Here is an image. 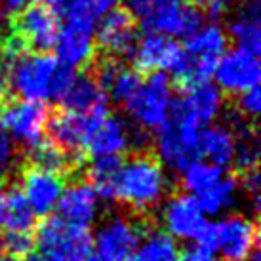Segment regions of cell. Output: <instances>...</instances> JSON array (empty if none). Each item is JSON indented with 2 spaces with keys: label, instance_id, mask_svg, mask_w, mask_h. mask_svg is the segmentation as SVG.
<instances>
[{
  "label": "cell",
  "instance_id": "cell-33",
  "mask_svg": "<svg viewBox=\"0 0 261 261\" xmlns=\"http://www.w3.org/2000/svg\"><path fill=\"white\" fill-rule=\"evenodd\" d=\"M234 136H237V151H234V160L232 164L240 170L242 174H246L250 170H257L259 162V143L255 134L250 130L246 122H240L232 126Z\"/></svg>",
  "mask_w": 261,
  "mask_h": 261
},
{
  "label": "cell",
  "instance_id": "cell-40",
  "mask_svg": "<svg viewBox=\"0 0 261 261\" xmlns=\"http://www.w3.org/2000/svg\"><path fill=\"white\" fill-rule=\"evenodd\" d=\"M204 8L210 17L218 19L229 12V0H204Z\"/></svg>",
  "mask_w": 261,
  "mask_h": 261
},
{
  "label": "cell",
  "instance_id": "cell-11",
  "mask_svg": "<svg viewBox=\"0 0 261 261\" xmlns=\"http://www.w3.org/2000/svg\"><path fill=\"white\" fill-rule=\"evenodd\" d=\"M160 221L172 239L198 244L208 227V216L187 193L170 196L160 212Z\"/></svg>",
  "mask_w": 261,
  "mask_h": 261
},
{
  "label": "cell",
  "instance_id": "cell-15",
  "mask_svg": "<svg viewBox=\"0 0 261 261\" xmlns=\"http://www.w3.org/2000/svg\"><path fill=\"white\" fill-rule=\"evenodd\" d=\"M58 31V15L46 4L37 2L15 15V21L12 23L14 37L21 42L25 50L33 51H46L54 48Z\"/></svg>",
  "mask_w": 261,
  "mask_h": 261
},
{
  "label": "cell",
  "instance_id": "cell-24",
  "mask_svg": "<svg viewBox=\"0 0 261 261\" xmlns=\"http://www.w3.org/2000/svg\"><path fill=\"white\" fill-rule=\"evenodd\" d=\"M97 82L103 86L107 97H111L113 101H116L118 105H126L130 101V97L136 94V90L141 84V76L136 69L120 65L116 59H105L97 73H95Z\"/></svg>",
  "mask_w": 261,
  "mask_h": 261
},
{
  "label": "cell",
  "instance_id": "cell-28",
  "mask_svg": "<svg viewBox=\"0 0 261 261\" xmlns=\"http://www.w3.org/2000/svg\"><path fill=\"white\" fill-rule=\"evenodd\" d=\"M225 174H227L225 168H219L216 164L206 162V160L196 159L181 172V185L187 195L196 198L202 193H206L208 189L214 187Z\"/></svg>",
  "mask_w": 261,
  "mask_h": 261
},
{
  "label": "cell",
  "instance_id": "cell-36",
  "mask_svg": "<svg viewBox=\"0 0 261 261\" xmlns=\"http://www.w3.org/2000/svg\"><path fill=\"white\" fill-rule=\"evenodd\" d=\"M17 162V151H15V143L8 138L4 132L0 130V181L6 179L12 174Z\"/></svg>",
  "mask_w": 261,
  "mask_h": 261
},
{
  "label": "cell",
  "instance_id": "cell-13",
  "mask_svg": "<svg viewBox=\"0 0 261 261\" xmlns=\"http://www.w3.org/2000/svg\"><path fill=\"white\" fill-rule=\"evenodd\" d=\"M95 23L84 17H65L54 48L58 59L71 69L88 65L95 54Z\"/></svg>",
  "mask_w": 261,
  "mask_h": 261
},
{
  "label": "cell",
  "instance_id": "cell-27",
  "mask_svg": "<svg viewBox=\"0 0 261 261\" xmlns=\"http://www.w3.org/2000/svg\"><path fill=\"white\" fill-rule=\"evenodd\" d=\"M240 195V183L239 179L231 174H225L212 189L200 196H196L195 200L202 208L206 216H221L225 212H229L239 202Z\"/></svg>",
  "mask_w": 261,
  "mask_h": 261
},
{
  "label": "cell",
  "instance_id": "cell-4",
  "mask_svg": "<svg viewBox=\"0 0 261 261\" xmlns=\"http://www.w3.org/2000/svg\"><path fill=\"white\" fill-rule=\"evenodd\" d=\"M126 10L149 33L187 38L202 25V15L183 0H126Z\"/></svg>",
  "mask_w": 261,
  "mask_h": 261
},
{
  "label": "cell",
  "instance_id": "cell-39",
  "mask_svg": "<svg viewBox=\"0 0 261 261\" xmlns=\"http://www.w3.org/2000/svg\"><path fill=\"white\" fill-rule=\"evenodd\" d=\"M31 4H35V0H0V15H4L8 19L15 17Z\"/></svg>",
  "mask_w": 261,
  "mask_h": 261
},
{
  "label": "cell",
  "instance_id": "cell-25",
  "mask_svg": "<svg viewBox=\"0 0 261 261\" xmlns=\"http://www.w3.org/2000/svg\"><path fill=\"white\" fill-rule=\"evenodd\" d=\"M237 136L231 126L208 124L200 130L198 139V156L219 168H229L234 160Z\"/></svg>",
  "mask_w": 261,
  "mask_h": 261
},
{
  "label": "cell",
  "instance_id": "cell-30",
  "mask_svg": "<svg viewBox=\"0 0 261 261\" xmlns=\"http://www.w3.org/2000/svg\"><path fill=\"white\" fill-rule=\"evenodd\" d=\"M31 160H33V166L44 168L48 172H56V174L61 175H63V172L74 170L80 162V159L69 154L65 149H61L50 139L40 141L31 149Z\"/></svg>",
  "mask_w": 261,
  "mask_h": 261
},
{
  "label": "cell",
  "instance_id": "cell-43",
  "mask_svg": "<svg viewBox=\"0 0 261 261\" xmlns=\"http://www.w3.org/2000/svg\"><path fill=\"white\" fill-rule=\"evenodd\" d=\"M86 261H109V259H105V257H101L99 254H95V252H92V254H90V257H88Z\"/></svg>",
  "mask_w": 261,
  "mask_h": 261
},
{
  "label": "cell",
  "instance_id": "cell-7",
  "mask_svg": "<svg viewBox=\"0 0 261 261\" xmlns=\"http://www.w3.org/2000/svg\"><path fill=\"white\" fill-rule=\"evenodd\" d=\"M33 250L42 261H86L94 246L88 229L74 227L61 218H48L38 227Z\"/></svg>",
  "mask_w": 261,
  "mask_h": 261
},
{
  "label": "cell",
  "instance_id": "cell-9",
  "mask_svg": "<svg viewBox=\"0 0 261 261\" xmlns=\"http://www.w3.org/2000/svg\"><path fill=\"white\" fill-rule=\"evenodd\" d=\"M48 109L44 103L15 99L8 101L0 109V130L14 143L33 149L40 143L48 128Z\"/></svg>",
  "mask_w": 261,
  "mask_h": 261
},
{
  "label": "cell",
  "instance_id": "cell-23",
  "mask_svg": "<svg viewBox=\"0 0 261 261\" xmlns=\"http://www.w3.org/2000/svg\"><path fill=\"white\" fill-rule=\"evenodd\" d=\"M94 115H76L71 111H61L48 118V134L50 141L61 149H65L69 154L80 159L84 152V141L90 128V120Z\"/></svg>",
  "mask_w": 261,
  "mask_h": 261
},
{
  "label": "cell",
  "instance_id": "cell-22",
  "mask_svg": "<svg viewBox=\"0 0 261 261\" xmlns=\"http://www.w3.org/2000/svg\"><path fill=\"white\" fill-rule=\"evenodd\" d=\"M227 37L237 44L240 50L259 54L261 50V8L257 0H244L239 8H234L229 25Z\"/></svg>",
  "mask_w": 261,
  "mask_h": 261
},
{
  "label": "cell",
  "instance_id": "cell-19",
  "mask_svg": "<svg viewBox=\"0 0 261 261\" xmlns=\"http://www.w3.org/2000/svg\"><path fill=\"white\" fill-rule=\"evenodd\" d=\"M179 54H181V46L172 37L160 35V33H147L145 37L138 38L130 56L138 73L152 74L172 71Z\"/></svg>",
  "mask_w": 261,
  "mask_h": 261
},
{
  "label": "cell",
  "instance_id": "cell-42",
  "mask_svg": "<svg viewBox=\"0 0 261 261\" xmlns=\"http://www.w3.org/2000/svg\"><path fill=\"white\" fill-rule=\"evenodd\" d=\"M4 198H6V193L0 187V225H2V216H4Z\"/></svg>",
  "mask_w": 261,
  "mask_h": 261
},
{
  "label": "cell",
  "instance_id": "cell-29",
  "mask_svg": "<svg viewBox=\"0 0 261 261\" xmlns=\"http://www.w3.org/2000/svg\"><path fill=\"white\" fill-rule=\"evenodd\" d=\"M35 221H37V216L21 191L19 189L8 191L4 198V216H2V225L6 227V231L33 232Z\"/></svg>",
  "mask_w": 261,
  "mask_h": 261
},
{
  "label": "cell",
  "instance_id": "cell-10",
  "mask_svg": "<svg viewBox=\"0 0 261 261\" xmlns=\"http://www.w3.org/2000/svg\"><path fill=\"white\" fill-rule=\"evenodd\" d=\"M139 143H143V139H139V134L130 124L105 111L92 116L84 141V152L92 159L120 156L130 147H139Z\"/></svg>",
  "mask_w": 261,
  "mask_h": 261
},
{
  "label": "cell",
  "instance_id": "cell-20",
  "mask_svg": "<svg viewBox=\"0 0 261 261\" xmlns=\"http://www.w3.org/2000/svg\"><path fill=\"white\" fill-rule=\"evenodd\" d=\"M175 105L196 124L208 126L214 120H218V116L223 111V94L219 92L216 84H212L208 80L195 82L183 88V95L175 101Z\"/></svg>",
  "mask_w": 261,
  "mask_h": 261
},
{
  "label": "cell",
  "instance_id": "cell-45",
  "mask_svg": "<svg viewBox=\"0 0 261 261\" xmlns=\"http://www.w3.org/2000/svg\"><path fill=\"white\" fill-rule=\"evenodd\" d=\"M248 261H259V255H257V254L252 255V257H250V259H248Z\"/></svg>",
  "mask_w": 261,
  "mask_h": 261
},
{
  "label": "cell",
  "instance_id": "cell-37",
  "mask_svg": "<svg viewBox=\"0 0 261 261\" xmlns=\"http://www.w3.org/2000/svg\"><path fill=\"white\" fill-rule=\"evenodd\" d=\"M259 187H261V181H259L257 170L246 172V174H244V179H242V189H244V193H246L248 200L254 204L255 210H259Z\"/></svg>",
  "mask_w": 261,
  "mask_h": 261
},
{
  "label": "cell",
  "instance_id": "cell-6",
  "mask_svg": "<svg viewBox=\"0 0 261 261\" xmlns=\"http://www.w3.org/2000/svg\"><path fill=\"white\" fill-rule=\"evenodd\" d=\"M198 244L214 250L223 261H248L257 254V225L244 214H231L208 223Z\"/></svg>",
  "mask_w": 261,
  "mask_h": 261
},
{
  "label": "cell",
  "instance_id": "cell-1",
  "mask_svg": "<svg viewBox=\"0 0 261 261\" xmlns=\"http://www.w3.org/2000/svg\"><path fill=\"white\" fill-rule=\"evenodd\" d=\"M73 76L71 67L46 51H21L10 59L8 84L21 99L59 101Z\"/></svg>",
  "mask_w": 261,
  "mask_h": 261
},
{
  "label": "cell",
  "instance_id": "cell-26",
  "mask_svg": "<svg viewBox=\"0 0 261 261\" xmlns=\"http://www.w3.org/2000/svg\"><path fill=\"white\" fill-rule=\"evenodd\" d=\"M179 255L177 240L160 229H151L139 237L126 261H179Z\"/></svg>",
  "mask_w": 261,
  "mask_h": 261
},
{
  "label": "cell",
  "instance_id": "cell-47",
  "mask_svg": "<svg viewBox=\"0 0 261 261\" xmlns=\"http://www.w3.org/2000/svg\"><path fill=\"white\" fill-rule=\"evenodd\" d=\"M191 2H195V4H204V0H191Z\"/></svg>",
  "mask_w": 261,
  "mask_h": 261
},
{
  "label": "cell",
  "instance_id": "cell-32",
  "mask_svg": "<svg viewBox=\"0 0 261 261\" xmlns=\"http://www.w3.org/2000/svg\"><path fill=\"white\" fill-rule=\"evenodd\" d=\"M118 0H46V6L56 15L65 17H84L97 21L105 12L116 6Z\"/></svg>",
  "mask_w": 261,
  "mask_h": 261
},
{
  "label": "cell",
  "instance_id": "cell-17",
  "mask_svg": "<svg viewBox=\"0 0 261 261\" xmlns=\"http://www.w3.org/2000/svg\"><path fill=\"white\" fill-rule=\"evenodd\" d=\"M65 189L63 175L38 166H27L21 174V191L35 216H48L56 210Z\"/></svg>",
  "mask_w": 261,
  "mask_h": 261
},
{
  "label": "cell",
  "instance_id": "cell-16",
  "mask_svg": "<svg viewBox=\"0 0 261 261\" xmlns=\"http://www.w3.org/2000/svg\"><path fill=\"white\" fill-rule=\"evenodd\" d=\"M138 38L136 19L124 8H111L95 23V44L113 59L130 56Z\"/></svg>",
  "mask_w": 261,
  "mask_h": 261
},
{
  "label": "cell",
  "instance_id": "cell-14",
  "mask_svg": "<svg viewBox=\"0 0 261 261\" xmlns=\"http://www.w3.org/2000/svg\"><path fill=\"white\" fill-rule=\"evenodd\" d=\"M212 76L216 79V86L219 88L221 94L239 95L259 84V59L252 51L234 48V50L225 51L219 58Z\"/></svg>",
  "mask_w": 261,
  "mask_h": 261
},
{
  "label": "cell",
  "instance_id": "cell-44",
  "mask_svg": "<svg viewBox=\"0 0 261 261\" xmlns=\"http://www.w3.org/2000/svg\"><path fill=\"white\" fill-rule=\"evenodd\" d=\"M0 261H17V259H15V257H4V255H2Z\"/></svg>",
  "mask_w": 261,
  "mask_h": 261
},
{
  "label": "cell",
  "instance_id": "cell-46",
  "mask_svg": "<svg viewBox=\"0 0 261 261\" xmlns=\"http://www.w3.org/2000/svg\"><path fill=\"white\" fill-rule=\"evenodd\" d=\"M4 255V246H2V240H0V257Z\"/></svg>",
  "mask_w": 261,
  "mask_h": 261
},
{
  "label": "cell",
  "instance_id": "cell-38",
  "mask_svg": "<svg viewBox=\"0 0 261 261\" xmlns=\"http://www.w3.org/2000/svg\"><path fill=\"white\" fill-rule=\"evenodd\" d=\"M179 261H223L214 250L202 246V244H193L189 246L181 255Z\"/></svg>",
  "mask_w": 261,
  "mask_h": 261
},
{
  "label": "cell",
  "instance_id": "cell-2",
  "mask_svg": "<svg viewBox=\"0 0 261 261\" xmlns=\"http://www.w3.org/2000/svg\"><path fill=\"white\" fill-rule=\"evenodd\" d=\"M170 181L164 166L151 154H136L120 164L115 185V200L126 204L136 214L159 208L164 202Z\"/></svg>",
  "mask_w": 261,
  "mask_h": 261
},
{
  "label": "cell",
  "instance_id": "cell-41",
  "mask_svg": "<svg viewBox=\"0 0 261 261\" xmlns=\"http://www.w3.org/2000/svg\"><path fill=\"white\" fill-rule=\"evenodd\" d=\"M8 73H10V59L0 51V99L6 95V92L10 90L8 84Z\"/></svg>",
  "mask_w": 261,
  "mask_h": 261
},
{
  "label": "cell",
  "instance_id": "cell-18",
  "mask_svg": "<svg viewBox=\"0 0 261 261\" xmlns=\"http://www.w3.org/2000/svg\"><path fill=\"white\" fill-rule=\"evenodd\" d=\"M58 218L67 223L88 229L94 225L101 212V196L97 195L90 181H74L69 187L63 189L58 206Z\"/></svg>",
  "mask_w": 261,
  "mask_h": 261
},
{
  "label": "cell",
  "instance_id": "cell-12",
  "mask_svg": "<svg viewBox=\"0 0 261 261\" xmlns=\"http://www.w3.org/2000/svg\"><path fill=\"white\" fill-rule=\"evenodd\" d=\"M141 234V225L136 219L124 214H115L103 219L95 229L92 246L95 248V254H99L105 259L126 261Z\"/></svg>",
  "mask_w": 261,
  "mask_h": 261
},
{
  "label": "cell",
  "instance_id": "cell-35",
  "mask_svg": "<svg viewBox=\"0 0 261 261\" xmlns=\"http://www.w3.org/2000/svg\"><path fill=\"white\" fill-rule=\"evenodd\" d=\"M237 111L242 118H255L261 111V92L259 88H250L237 95Z\"/></svg>",
  "mask_w": 261,
  "mask_h": 261
},
{
  "label": "cell",
  "instance_id": "cell-31",
  "mask_svg": "<svg viewBox=\"0 0 261 261\" xmlns=\"http://www.w3.org/2000/svg\"><path fill=\"white\" fill-rule=\"evenodd\" d=\"M120 164V156H95L88 168L90 185L97 191L101 200H115V185Z\"/></svg>",
  "mask_w": 261,
  "mask_h": 261
},
{
  "label": "cell",
  "instance_id": "cell-34",
  "mask_svg": "<svg viewBox=\"0 0 261 261\" xmlns=\"http://www.w3.org/2000/svg\"><path fill=\"white\" fill-rule=\"evenodd\" d=\"M0 240L4 246V254H8L10 257H25L35 244L33 232L27 231H6V234Z\"/></svg>",
  "mask_w": 261,
  "mask_h": 261
},
{
  "label": "cell",
  "instance_id": "cell-3",
  "mask_svg": "<svg viewBox=\"0 0 261 261\" xmlns=\"http://www.w3.org/2000/svg\"><path fill=\"white\" fill-rule=\"evenodd\" d=\"M229 37L218 23H202L187 37L185 48L170 73L183 88L195 82L208 80L214 74L219 58L227 51Z\"/></svg>",
  "mask_w": 261,
  "mask_h": 261
},
{
  "label": "cell",
  "instance_id": "cell-5",
  "mask_svg": "<svg viewBox=\"0 0 261 261\" xmlns=\"http://www.w3.org/2000/svg\"><path fill=\"white\" fill-rule=\"evenodd\" d=\"M202 126L189 118L177 105H172L166 124L156 130V160L172 172H179L198 159V139Z\"/></svg>",
  "mask_w": 261,
  "mask_h": 261
},
{
  "label": "cell",
  "instance_id": "cell-21",
  "mask_svg": "<svg viewBox=\"0 0 261 261\" xmlns=\"http://www.w3.org/2000/svg\"><path fill=\"white\" fill-rule=\"evenodd\" d=\"M59 101L63 103L65 111L76 115H99L107 111L109 97L101 84L97 82L95 74L82 73L74 74Z\"/></svg>",
  "mask_w": 261,
  "mask_h": 261
},
{
  "label": "cell",
  "instance_id": "cell-8",
  "mask_svg": "<svg viewBox=\"0 0 261 261\" xmlns=\"http://www.w3.org/2000/svg\"><path fill=\"white\" fill-rule=\"evenodd\" d=\"M174 105L172 84L164 73H152L149 79L141 80L136 94L124 109L141 132H156L166 124Z\"/></svg>",
  "mask_w": 261,
  "mask_h": 261
}]
</instances>
